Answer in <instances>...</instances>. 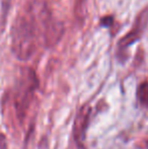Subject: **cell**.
Wrapping results in <instances>:
<instances>
[{
  "mask_svg": "<svg viewBox=\"0 0 148 149\" xmlns=\"http://www.w3.org/2000/svg\"><path fill=\"white\" fill-rule=\"evenodd\" d=\"M91 114V107L88 104H85L79 109L73 124V138L74 141L79 147L83 148V141L85 138L87 127L89 124Z\"/></svg>",
  "mask_w": 148,
  "mask_h": 149,
  "instance_id": "obj_4",
  "label": "cell"
},
{
  "mask_svg": "<svg viewBox=\"0 0 148 149\" xmlns=\"http://www.w3.org/2000/svg\"><path fill=\"white\" fill-rule=\"evenodd\" d=\"M148 24V8L144 9L142 12L138 14V16L135 19V22L133 24L132 29L127 33L126 36L122 38L119 41L118 44V54L121 59H124L125 52L127 51L131 45L136 43L138 40L141 39L143 33Z\"/></svg>",
  "mask_w": 148,
  "mask_h": 149,
  "instance_id": "obj_3",
  "label": "cell"
},
{
  "mask_svg": "<svg viewBox=\"0 0 148 149\" xmlns=\"http://www.w3.org/2000/svg\"><path fill=\"white\" fill-rule=\"evenodd\" d=\"M113 22H114V19H113L112 16H107V17L103 18V20H101L103 24H105L106 26H109L110 24H113Z\"/></svg>",
  "mask_w": 148,
  "mask_h": 149,
  "instance_id": "obj_7",
  "label": "cell"
},
{
  "mask_svg": "<svg viewBox=\"0 0 148 149\" xmlns=\"http://www.w3.org/2000/svg\"><path fill=\"white\" fill-rule=\"evenodd\" d=\"M63 35V26L41 0L28 1L18 11L11 29V50L18 60H30L41 46H54Z\"/></svg>",
  "mask_w": 148,
  "mask_h": 149,
  "instance_id": "obj_1",
  "label": "cell"
},
{
  "mask_svg": "<svg viewBox=\"0 0 148 149\" xmlns=\"http://www.w3.org/2000/svg\"><path fill=\"white\" fill-rule=\"evenodd\" d=\"M0 149H8L7 141L3 134H0Z\"/></svg>",
  "mask_w": 148,
  "mask_h": 149,
  "instance_id": "obj_6",
  "label": "cell"
},
{
  "mask_svg": "<svg viewBox=\"0 0 148 149\" xmlns=\"http://www.w3.org/2000/svg\"><path fill=\"white\" fill-rule=\"evenodd\" d=\"M38 88L39 79L36 72L32 68H22L15 82L13 93L14 108L20 121L26 118Z\"/></svg>",
  "mask_w": 148,
  "mask_h": 149,
  "instance_id": "obj_2",
  "label": "cell"
},
{
  "mask_svg": "<svg viewBox=\"0 0 148 149\" xmlns=\"http://www.w3.org/2000/svg\"><path fill=\"white\" fill-rule=\"evenodd\" d=\"M39 149H49V145H48L46 137H44L43 139H42L41 143H40V146H39Z\"/></svg>",
  "mask_w": 148,
  "mask_h": 149,
  "instance_id": "obj_8",
  "label": "cell"
},
{
  "mask_svg": "<svg viewBox=\"0 0 148 149\" xmlns=\"http://www.w3.org/2000/svg\"><path fill=\"white\" fill-rule=\"evenodd\" d=\"M146 148L148 149V140H147V141H146Z\"/></svg>",
  "mask_w": 148,
  "mask_h": 149,
  "instance_id": "obj_9",
  "label": "cell"
},
{
  "mask_svg": "<svg viewBox=\"0 0 148 149\" xmlns=\"http://www.w3.org/2000/svg\"><path fill=\"white\" fill-rule=\"evenodd\" d=\"M137 98H138L140 104L148 108V81H144L138 86Z\"/></svg>",
  "mask_w": 148,
  "mask_h": 149,
  "instance_id": "obj_5",
  "label": "cell"
}]
</instances>
